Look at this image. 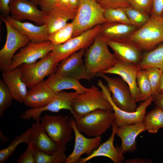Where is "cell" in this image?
I'll list each match as a JSON object with an SVG mask.
<instances>
[{
  "label": "cell",
  "instance_id": "4fadbf2b",
  "mask_svg": "<svg viewBox=\"0 0 163 163\" xmlns=\"http://www.w3.org/2000/svg\"><path fill=\"white\" fill-rule=\"evenodd\" d=\"M53 46V43L49 40L40 43L30 41L14 56L9 70L14 69L23 64H30L36 62L51 52Z\"/></svg>",
  "mask_w": 163,
  "mask_h": 163
},
{
  "label": "cell",
  "instance_id": "4316f807",
  "mask_svg": "<svg viewBox=\"0 0 163 163\" xmlns=\"http://www.w3.org/2000/svg\"><path fill=\"white\" fill-rule=\"evenodd\" d=\"M43 81L55 93L64 90L73 89L80 94L87 92L90 89L82 85L79 80L56 72L49 75Z\"/></svg>",
  "mask_w": 163,
  "mask_h": 163
},
{
  "label": "cell",
  "instance_id": "74e56055",
  "mask_svg": "<svg viewBox=\"0 0 163 163\" xmlns=\"http://www.w3.org/2000/svg\"><path fill=\"white\" fill-rule=\"evenodd\" d=\"M130 6L148 14H151L152 0H126Z\"/></svg>",
  "mask_w": 163,
  "mask_h": 163
},
{
  "label": "cell",
  "instance_id": "ee69618b",
  "mask_svg": "<svg viewBox=\"0 0 163 163\" xmlns=\"http://www.w3.org/2000/svg\"><path fill=\"white\" fill-rule=\"evenodd\" d=\"M153 97L155 107L163 110V91L156 93Z\"/></svg>",
  "mask_w": 163,
  "mask_h": 163
},
{
  "label": "cell",
  "instance_id": "f546056e",
  "mask_svg": "<svg viewBox=\"0 0 163 163\" xmlns=\"http://www.w3.org/2000/svg\"><path fill=\"white\" fill-rule=\"evenodd\" d=\"M66 150V146H59L58 149L51 154L35 150V163H65L67 157L65 153Z\"/></svg>",
  "mask_w": 163,
  "mask_h": 163
},
{
  "label": "cell",
  "instance_id": "83f0119b",
  "mask_svg": "<svg viewBox=\"0 0 163 163\" xmlns=\"http://www.w3.org/2000/svg\"><path fill=\"white\" fill-rule=\"evenodd\" d=\"M138 66L141 69L156 67L163 71V44L144 53Z\"/></svg>",
  "mask_w": 163,
  "mask_h": 163
},
{
  "label": "cell",
  "instance_id": "8fae6325",
  "mask_svg": "<svg viewBox=\"0 0 163 163\" xmlns=\"http://www.w3.org/2000/svg\"><path fill=\"white\" fill-rule=\"evenodd\" d=\"M0 17L7 31L5 43L0 50V70L3 72L9 70L15 53L27 45L30 41L27 36L20 34L11 27L2 15Z\"/></svg>",
  "mask_w": 163,
  "mask_h": 163
},
{
  "label": "cell",
  "instance_id": "30bf717a",
  "mask_svg": "<svg viewBox=\"0 0 163 163\" xmlns=\"http://www.w3.org/2000/svg\"><path fill=\"white\" fill-rule=\"evenodd\" d=\"M78 94L75 91H59L55 94L52 100L46 106L42 107L27 109L21 114L20 117L24 120H29L32 118L35 122H40L41 114L43 112L49 111L57 113L62 109L69 110L73 115L72 103Z\"/></svg>",
  "mask_w": 163,
  "mask_h": 163
},
{
  "label": "cell",
  "instance_id": "60d3db41",
  "mask_svg": "<svg viewBox=\"0 0 163 163\" xmlns=\"http://www.w3.org/2000/svg\"><path fill=\"white\" fill-rule=\"evenodd\" d=\"M163 13V0H152L151 15L162 17Z\"/></svg>",
  "mask_w": 163,
  "mask_h": 163
},
{
  "label": "cell",
  "instance_id": "d6986e66",
  "mask_svg": "<svg viewBox=\"0 0 163 163\" xmlns=\"http://www.w3.org/2000/svg\"><path fill=\"white\" fill-rule=\"evenodd\" d=\"M110 136L105 142L100 144L89 155L81 158L78 163H85L89 160L99 156H104L110 159L114 163H122L124 159L123 153L120 147H116L113 144L116 130L118 127L114 121Z\"/></svg>",
  "mask_w": 163,
  "mask_h": 163
},
{
  "label": "cell",
  "instance_id": "9c48e42d",
  "mask_svg": "<svg viewBox=\"0 0 163 163\" xmlns=\"http://www.w3.org/2000/svg\"><path fill=\"white\" fill-rule=\"evenodd\" d=\"M100 27V25L96 26L63 43L53 44L52 54L59 62L74 53L82 49L87 48L93 43L98 34Z\"/></svg>",
  "mask_w": 163,
  "mask_h": 163
},
{
  "label": "cell",
  "instance_id": "c3c4849f",
  "mask_svg": "<svg viewBox=\"0 0 163 163\" xmlns=\"http://www.w3.org/2000/svg\"><path fill=\"white\" fill-rule=\"evenodd\" d=\"M162 91H163V72L161 75L159 85L156 94Z\"/></svg>",
  "mask_w": 163,
  "mask_h": 163
},
{
  "label": "cell",
  "instance_id": "603a6c76",
  "mask_svg": "<svg viewBox=\"0 0 163 163\" xmlns=\"http://www.w3.org/2000/svg\"><path fill=\"white\" fill-rule=\"evenodd\" d=\"M22 69L20 66L14 69L3 71L2 80L8 88L13 99L20 103L24 102L27 91L21 78Z\"/></svg>",
  "mask_w": 163,
  "mask_h": 163
},
{
  "label": "cell",
  "instance_id": "836d02e7",
  "mask_svg": "<svg viewBox=\"0 0 163 163\" xmlns=\"http://www.w3.org/2000/svg\"><path fill=\"white\" fill-rule=\"evenodd\" d=\"M125 10L130 24L138 28L145 24L150 18L149 14L131 6L125 8Z\"/></svg>",
  "mask_w": 163,
  "mask_h": 163
},
{
  "label": "cell",
  "instance_id": "f907efd6",
  "mask_svg": "<svg viewBox=\"0 0 163 163\" xmlns=\"http://www.w3.org/2000/svg\"><path fill=\"white\" fill-rule=\"evenodd\" d=\"M162 17H163V14H162Z\"/></svg>",
  "mask_w": 163,
  "mask_h": 163
},
{
  "label": "cell",
  "instance_id": "f1b7e54d",
  "mask_svg": "<svg viewBox=\"0 0 163 163\" xmlns=\"http://www.w3.org/2000/svg\"><path fill=\"white\" fill-rule=\"evenodd\" d=\"M142 122L146 130L155 133L163 128V110L155 107L146 113Z\"/></svg>",
  "mask_w": 163,
  "mask_h": 163
},
{
  "label": "cell",
  "instance_id": "7dc6e473",
  "mask_svg": "<svg viewBox=\"0 0 163 163\" xmlns=\"http://www.w3.org/2000/svg\"><path fill=\"white\" fill-rule=\"evenodd\" d=\"M0 138L2 143H7L9 141V139L3 133L2 130L0 131Z\"/></svg>",
  "mask_w": 163,
  "mask_h": 163
},
{
  "label": "cell",
  "instance_id": "52a82bcc",
  "mask_svg": "<svg viewBox=\"0 0 163 163\" xmlns=\"http://www.w3.org/2000/svg\"><path fill=\"white\" fill-rule=\"evenodd\" d=\"M96 76L102 78L112 94L111 99L115 105L124 111H135L137 107V102L133 98L129 86L121 78L110 77L100 72Z\"/></svg>",
  "mask_w": 163,
  "mask_h": 163
},
{
  "label": "cell",
  "instance_id": "44dd1931",
  "mask_svg": "<svg viewBox=\"0 0 163 163\" xmlns=\"http://www.w3.org/2000/svg\"><path fill=\"white\" fill-rule=\"evenodd\" d=\"M30 128L31 133L27 146L50 154L58 149V145L49 136L40 122L33 123Z\"/></svg>",
  "mask_w": 163,
  "mask_h": 163
},
{
  "label": "cell",
  "instance_id": "d590c367",
  "mask_svg": "<svg viewBox=\"0 0 163 163\" xmlns=\"http://www.w3.org/2000/svg\"><path fill=\"white\" fill-rule=\"evenodd\" d=\"M13 98L7 85L0 79V117L11 105Z\"/></svg>",
  "mask_w": 163,
  "mask_h": 163
},
{
  "label": "cell",
  "instance_id": "681fc988",
  "mask_svg": "<svg viewBox=\"0 0 163 163\" xmlns=\"http://www.w3.org/2000/svg\"><path fill=\"white\" fill-rule=\"evenodd\" d=\"M34 3L36 5H39L40 0H28Z\"/></svg>",
  "mask_w": 163,
  "mask_h": 163
},
{
  "label": "cell",
  "instance_id": "7bdbcfd3",
  "mask_svg": "<svg viewBox=\"0 0 163 163\" xmlns=\"http://www.w3.org/2000/svg\"><path fill=\"white\" fill-rule=\"evenodd\" d=\"M11 0H0V9L2 15L4 17L10 13L9 3Z\"/></svg>",
  "mask_w": 163,
  "mask_h": 163
},
{
  "label": "cell",
  "instance_id": "ab89813d",
  "mask_svg": "<svg viewBox=\"0 0 163 163\" xmlns=\"http://www.w3.org/2000/svg\"><path fill=\"white\" fill-rule=\"evenodd\" d=\"M35 151L31 146H28L24 152L20 154L17 163H35Z\"/></svg>",
  "mask_w": 163,
  "mask_h": 163
},
{
  "label": "cell",
  "instance_id": "7c38bea8",
  "mask_svg": "<svg viewBox=\"0 0 163 163\" xmlns=\"http://www.w3.org/2000/svg\"><path fill=\"white\" fill-rule=\"evenodd\" d=\"M97 85L100 88L104 96L111 104L114 113V121L118 127L142 122L147 107L153 101L152 96L148 100L140 103L135 111L127 112L120 109L115 105L112 100L110 92L101 80H98Z\"/></svg>",
  "mask_w": 163,
  "mask_h": 163
},
{
  "label": "cell",
  "instance_id": "3957f363",
  "mask_svg": "<svg viewBox=\"0 0 163 163\" xmlns=\"http://www.w3.org/2000/svg\"><path fill=\"white\" fill-rule=\"evenodd\" d=\"M141 50L150 51L163 42V17L151 15L149 21L127 39Z\"/></svg>",
  "mask_w": 163,
  "mask_h": 163
},
{
  "label": "cell",
  "instance_id": "7a4b0ae2",
  "mask_svg": "<svg viewBox=\"0 0 163 163\" xmlns=\"http://www.w3.org/2000/svg\"><path fill=\"white\" fill-rule=\"evenodd\" d=\"M105 10L95 0H81L76 16L72 21L74 24L72 37L109 21L104 16Z\"/></svg>",
  "mask_w": 163,
  "mask_h": 163
},
{
  "label": "cell",
  "instance_id": "d6a6232c",
  "mask_svg": "<svg viewBox=\"0 0 163 163\" xmlns=\"http://www.w3.org/2000/svg\"><path fill=\"white\" fill-rule=\"evenodd\" d=\"M136 84L139 90L141 101L149 99L152 96V91L145 69H141L138 72Z\"/></svg>",
  "mask_w": 163,
  "mask_h": 163
},
{
  "label": "cell",
  "instance_id": "4dcf8cb0",
  "mask_svg": "<svg viewBox=\"0 0 163 163\" xmlns=\"http://www.w3.org/2000/svg\"><path fill=\"white\" fill-rule=\"evenodd\" d=\"M31 133V128L19 136H16L7 147L0 151V163H5L12 155L20 144H29Z\"/></svg>",
  "mask_w": 163,
  "mask_h": 163
},
{
  "label": "cell",
  "instance_id": "277c9868",
  "mask_svg": "<svg viewBox=\"0 0 163 163\" xmlns=\"http://www.w3.org/2000/svg\"><path fill=\"white\" fill-rule=\"evenodd\" d=\"M115 120L113 111L98 109L79 118L75 119V126L81 133L89 137L101 136Z\"/></svg>",
  "mask_w": 163,
  "mask_h": 163
},
{
  "label": "cell",
  "instance_id": "e575fe53",
  "mask_svg": "<svg viewBox=\"0 0 163 163\" xmlns=\"http://www.w3.org/2000/svg\"><path fill=\"white\" fill-rule=\"evenodd\" d=\"M104 15L109 21L131 24L125 8L117 7L105 9Z\"/></svg>",
  "mask_w": 163,
  "mask_h": 163
},
{
  "label": "cell",
  "instance_id": "7402d4cb",
  "mask_svg": "<svg viewBox=\"0 0 163 163\" xmlns=\"http://www.w3.org/2000/svg\"><path fill=\"white\" fill-rule=\"evenodd\" d=\"M55 94L43 81L27 91L23 103L31 108L43 107L51 101Z\"/></svg>",
  "mask_w": 163,
  "mask_h": 163
},
{
  "label": "cell",
  "instance_id": "8992f818",
  "mask_svg": "<svg viewBox=\"0 0 163 163\" xmlns=\"http://www.w3.org/2000/svg\"><path fill=\"white\" fill-rule=\"evenodd\" d=\"M59 62L50 52L38 62L21 65V78L29 89L43 81L46 76L55 72Z\"/></svg>",
  "mask_w": 163,
  "mask_h": 163
},
{
  "label": "cell",
  "instance_id": "b9f144b4",
  "mask_svg": "<svg viewBox=\"0 0 163 163\" xmlns=\"http://www.w3.org/2000/svg\"><path fill=\"white\" fill-rule=\"evenodd\" d=\"M56 0H40L39 5L41 10L46 13L53 7Z\"/></svg>",
  "mask_w": 163,
  "mask_h": 163
},
{
  "label": "cell",
  "instance_id": "f35d334b",
  "mask_svg": "<svg viewBox=\"0 0 163 163\" xmlns=\"http://www.w3.org/2000/svg\"><path fill=\"white\" fill-rule=\"evenodd\" d=\"M95 0L102 8L104 9L117 7L126 8L130 6L126 0Z\"/></svg>",
  "mask_w": 163,
  "mask_h": 163
},
{
  "label": "cell",
  "instance_id": "d4e9b609",
  "mask_svg": "<svg viewBox=\"0 0 163 163\" xmlns=\"http://www.w3.org/2000/svg\"><path fill=\"white\" fill-rule=\"evenodd\" d=\"M146 131L142 122L118 127L116 134L121 140V149L124 154L131 152L136 149V139L138 135Z\"/></svg>",
  "mask_w": 163,
  "mask_h": 163
},
{
  "label": "cell",
  "instance_id": "484cf974",
  "mask_svg": "<svg viewBox=\"0 0 163 163\" xmlns=\"http://www.w3.org/2000/svg\"><path fill=\"white\" fill-rule=\"evenodd\" d=\"M77 12L71 8L66 9L54 7L46 13L45 24L49 34L65 26L69 20H73Z\"/></svg>",
  "mask_w": 163,
  "mask_h": 163
},
{
  "label": "cell",
  "instance_id": "ba28073f",
  "mask_svg": "<svg viewBox=\"0 0 163 163\" xmlns=\"http://www.w3.org/2000/svg\"><path fill=\"white\" fill-rule=\"evenodd\" d=\"M69 119V115L45 114L41 117L40 122L58 146H66L73 138V130Z\"/></svg>",
  "mask_w": 163,
  "mask_h": 163
},
{
  "label": "cell",
  "instance_id": "5bb4252c",
  "mask_svg": "<svg viewBox=\"0 0 163 163\" xmlns=\"http://www.w3.org/2000/svg\"><path fill=\"white\" fill-rule=\"evenodd\" d=\"M86 49H82L60 62L55 72L79 80H90L82 59Z\"/></svg>",
  "mask_w": 163,
  "mask_h": 163
},
{
  "label": "cell",
  "instance_id": "bcb514c9",
  "mask_svg": "<svg viewBox=\"0 0 163 163\" xmlns=\"http://www.w3.org/2000/svg\"><path fill=\"white\" fill-rule=\"evenodd\" d=\"M81 1V0H69L71 8L77 11Z\"/></svg>",
  "mask_w": 163,
  "mask_h": 163
},
{
  "label": "cell",
  "instance_id": "9a60e30c",
  "mask_svg": "<svg viewBox=\"0 0 163 163\" xmlns=\"http://www.w3.org/2000/svg\"><path fill=\"white\" fill-rule=\"evenodd\" d=\"M69 121L75 135V142L73 150L67 157L65 163H76L83 155L89 156L97 149L101 144V138L86 137L77 129L74 117H70Z\"/></svg>",
  "mask_w": 163,
  "mask_h": 163
},
{
  "label": "cell",
  "instance_id": "f6af8a7d",
  "mask_svg": "<svg viewBox=\"0 0 163 163\" xmlns=\"http://www.w3.org/2000/svg\"><path fill=\"white\" fill-rule=\"evenodd\" d=\"M125 163H152V161L148 158H136L128 159L125 161Z\"/></svg>",
  "mask_w": 163,
  "mask_h": 163
},
{
  "label": "cell",
  "instance_id": "e0dca14e",
  "mask_svg": "<svg viewBox=\"0 0 163 163\" xmlns=\"http://www.w3.org/2000/svg\"><path fill=\"white\" fill-rule=\"evenodd\" d=\"M140 69L137 65L117 59L113 66L101 72L106 74L117 75L120 76L129 86L132 97L137 102H141L139 90L136 84L137 75Z\"/></svg>",
  "mask_w": 163,
  "mask_h": 163
},
{
  "label": "cell",
  "instance_id": "8d00e7d4",
  "mask_svg": "<svg viewBox=\"0 0 163 163\" xmlns=\"http://www.w3.org/2000/svg\"><path fill=\"white\" fill-rule=\"evenodd\" d=\"M149 82L153 96L156 93L158 88L163 71L156 67H150L145 69Z\"/></svg>",
  "mask_w": 163,
  "mask_h": 163
},
{
  "label": "cell",
  "instance_id": "cb8c5ba5",
  "mask_svg": "<svg viewBox=\"0 0 163 163\" xmlns=\"http://www.w3.org/2000/svg\"><path fill=\"white\" fill-rule=\"evenodd\" d=\"M138 29L130 24L108 21L100 25L98 34L105 39L119 41L127 39Z\"/></svg>",
  "mask_w": 163,
  "mask_h": 163
},
{
  "label": "cell",
  "instance_id": "2e32d148",
  "mask_svg": "<svg viewBox=\"0 0 163 163\" xmlns=\"http://www.w3.org/2000/svg\"><path fill=\"white\" fill-rule=\"evenodd\" d=\"M9 7L11 17L16 20H28L39 26L45 23L46 13L28 0H11Z\"/></svg>",
  "mask_w": 163,
  "mask_h": 163
},
{
  "label": "cell",
  "instance_id": "ffe728a7",
  "mask_svg": "<svg viewBox=\"0 0 163 163\" xmlns=\"http://www.w3.org/2000/svg\"><path fill=\"white\" fill-rule=\"evenodd\" d=\"M104 39L113 51L116 59L126 61L138 66L143 54H142V50L133 43L127 39L115 41Z\"/></svg>",
  "mask_w": 163,
  "mask_h": 163
},
{
  "label": "cell",
  "instance_id": "6da1fadb",
  "mask_svg": "<svg viewBox=\"0 0 163 163\" xmlns=\"http://www.w3.org/2000/svg\"><path fill=\"white\" fill-rule=\"evenodd\" d=\"M108 46L104 39L98 34L86 50L84 63L91 79L98 72L107 70L115 64L117 59L114 54L109 51Z\"/></svg>",
  "mask_w": 163,
  "mask_h": 163
},
{
  "label": "cell",
  "instance_id": "ac0fdd59",
  "mask_svg": "<svg viewBox=\"0 0 163 163\" xmlns=\"http://www.w3.org/2000/svg\"><path fill=\"white\" fill-rule=\"evenodd\" d=\"M3 16L11 27L20 34L27 36L30 42L40 43L49 40L50 34L45 24L36 25L29 22L16 20L9 15Z\"/></svg>",
  "mask_w": 163,
  "mask_h": 163
},
{
  "label": "cell",
  "instance_id": "5b68a950",
  "mask_svg": "<svg viewBox=\"0 0 163 163\" xmlns=\"http://www.w3.org/2000/svg\"><path fill=\"white\" fill-rule=\"evenodd\" d=\"M84 93L78 94L72 104L73 116L75 119L81 118L98 109L113 111V107L102 91L94 85Z\"/></svg>",
  "mask_w": 163,
  "mask_h": 163
},
{
  "label": "cell",
  "instance_id": "1f68e13d",
  "mask_svg": "<svg viewBox=\"0 0 163 163\" xmlns=\"http://www.w3.org/2000/svg\"><path fill=\"white\" fill-rule=\"evenodd\" d=\"M73 30V22L67 23L62 28L50 34L48 40L54 44L63 43L72 37Z\"/></svg>",
  "mask_w": 163,
  "mask_h": 163
}]
</instances>
